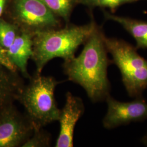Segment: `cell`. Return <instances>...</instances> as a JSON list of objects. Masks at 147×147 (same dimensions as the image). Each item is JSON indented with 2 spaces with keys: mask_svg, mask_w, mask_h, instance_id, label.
Listing matches in <instances>:
<instances>
[{
  "mask_svg": "<svg viewBox=\"0 0 147 147\" xmlns=\"http://www.w3.org/2000/svg\"><path fill=\"white\" fill-rule=\"evenodd\" d=\"M96 26L94 22H90L34 33L31 59L36 65L35 73L41 74L45 66L54 58L67 61L74 58L78 49L86 42Z\"/></svg>",
  "mask_w": 147,
  "mask_h": 147,
  "instance_id": "obj_2",
  "label": "cell"
},
{
  "mask_svg": "<svg viewBox=\"0 0 147 147\" xmlns=\"http://www.w3.org/2000/svg\"><path fill=\"white\" fill-rule=\"evenodd\" d=\"M7 0H0V18L2 15Z\"/></svg>",
  "mask_w": 147,
  "mask_h": 147,
  "instance_id": "obj_17",
  "label": "cell"
},
{
  "mask_svg": "<svg viewBox=\"0 0 147 147\" xmlns=\"http://www.w3.org/2000/svg\"><path fill=\"white\" fill-rule=\"evenodd\" d=\"M112 64L118 68L121 81L129 96L136 98L147 89V60L140 56L136 47L122 39L104 36Z\"/></svg>",
  "mask_w": 147,
  "mask_h": 147,
  "instance_id": "obj_4",
  "label": "cell"
},
{
  "mask_svg": "<svg viewBox=\"0 0 147 147\" xmlns=\"http://www.w3.org/2000/svg\"><path fill=\"white\" fill-rule=\"evenodd\" d=\"M7 53L22 76L30 79L31 75L28 72L27 65L33 55V35L26 32H20L11 46L7 49Z\"/></svg>",
  "mask_w": 147,
  "mask_h": 147,
  "instance_id": "obj_9",
  "label": "cell"
},
{
  "mask_svg": "<svg viewBox=\"0 0 147 147\" xmlns=\"http://www.w3.org/2000/svg\"><path fill=\"white\" fill-rule=\"evenodd\" d=\"M104 36L96 26L84 42L81 53L64 61L62 65L68 80L81 86L94 103L104 101L110 95L107 70L112 61L108 57Z\"/></svg>",
  "mask_w": 147,
  "mask_h": 147,
  "instance_id": "obj_1",
  "label": "cell"
},
{
  "mask_svg": "<svg viewBox=\"0 0 147 147\" xmlns=\"http://www.w3.org/2000/svg\"><path fill=\"white\" fill-rule=\"evenodd\" d=\"M105 101L107 110L102 125L106 129L147 120V102L143 96L130 102H121L109 95Z\"/></svg>",
  "mask_w": 147,
  "mask_h": 147,
  "instance_id": "obj_7",
  "label": "cell"
},
{
  "mask_svg": "<svg viewBox=\"0 0 147 147\" xmlns=\"http://www.w3.org/2000/svg\"><path fill=\"white\" fill-rule=\"evenodd\" d=\"M84 106L81 98L70 92L65 94V102L58 119L60 130L55 147H73L76 125L84 115Z\"/></svg>",
  "mask_w": 147,
  "mask_h": 147,
  "instance_id": "obj_8",
  "label": "cell"
},
{
  "mask_svg": "<svg viewBox=\"0 0 147 147\" xmlns=\"http://www.w3.org/2000/svg\"><path fill=\"white\" fill-rule=\"evenodd\" d=\"M24 85L17 71H12L0 64V114L17 100Z\"/></svg>",
  "mask_w": 147,
  "mask_h": 147,
  "instance_id": "obj_10",
  "label": "cell"
},
{
  "mask_svg": "<svg viewBox=\"0 0 147 147\" xmlns=\"http://www.w3.org/2000/svg\"><path fill=\"white\" fill-rule=\"evenodd\" d=\"M14 10L20 31L33 34L56 29L59 21L40 0H16Z\"/></svg>",
  "mask_w": 147,
  "mask_h": 147,
  "instance_id": "obj_5",
  "label": "cell"
},
{
  "mask_svg": "<svg viewBox=\"0 0 147 147\" xmlns=\"http://www.w3.org/2000/svg\"><path fill=\"white\" fill-rule=\"evenodd\" d=\"M141 142H142L143 144L147 147V134L142 137V139L141 140Z\"/></svg>",
  "mask_w": 147,
  "mask_h": 147,
  "instance_id": "obj_18",
  "label": "cell"
},
{
  "mask_svg": "<svg viewBox=\"0 0 147 147\" xmlns=\"http://www.w3.org/2000/svg\"><path fill=\"white\" fill-rule=\"evenodd\" d=\"M51 136L50 133L42 128L34 130L31 136L22 147H48L51 146Z\"/></svg>",
  "mask_w": 147,
  "mask_h": 147,
  "instance_id": "obj_14",
  "label": "cell"
},
{
  "mask_svg": "<svg viewBox=\"0 0 147 147\" xmlns=\"http://www.w3.org/2000/svg\"><path fill=\"white\" fill-rule=\"evenodd\" d=\"M34 131L31 122L13 105L0 114V147H22Z\"/></svg>",
  "mask_w": 147,
  "mask_h": 147,
  "instance_id": "obj_6",
  "label": "cell"
},
{
  "mask_svg": "<svg viewBox=\"0 0 147 147\" xmlns=\"http://www.w3.org/2000/svg\"><path fill=\"white\" fill-rule=\"evenodd\" d=\"M28 80V84L24 86L17 100L23 106L34 130L40 129L58 121L61 110L56 102L55 91L63 81L36 73Z\"/></svg>",
  "mask_w": 147,
  "mask_h": 147,
  "instance_id": "obj_3",
  "label": "cell"
},
{
  "mask_svg": "<svg viewBox=\"0 0 147 147\" xmlns=\"http://www.w3.org/2000/svg\"><path fill=\"white\" fill-rule=\"evenodd\" d=\"M80 3L90 7H107L112 9L124 3L140 0H76Z\"/></svg>",
  "mask_w": 147,
  "mask_h": 147,
  "instance_id": "obj_15",
  "label": "cell"
},
{
  "mask_svg": "<svg viewBox=\"0 0 147 147\" xmlns=\"http://www.w3.org/2000/svg\"><path fill=\"white\" fill-rule=\"evenodd\" d=\"M105 17L107 19L120 24L136 40L137 49H147V21L115 16L107 13L105 14Z\"/></svg>",
  "mask_w": 147,
  "mask_h": 147,
  "instance_id": "obj_11",
  "label": "cell"
},
{
  "mask_svg": "<svg viewBox=\"0 0 147 147\" xmlns=\"http://www.w3.org/2000/svg\"><path fill=\"white\" fill-rule=\"evenodd\" d=\"M20 32L16 25L0 20V45L5 49L9 48Z\"/></svg>",
  "mask_w": 147,
  "mask_h": 147,
  "instance_id": "obj_13",
  "label": "cell"
},
{
  "mask_svg": "<svg viewBox=\"0 0 147 147\" xmlns=\"http://www.w3.org/2000/svg\"><path fill=\"white\" fill-rule=\"evenodd\" d=\"M56 16L68 20L76 0H40Z\"/></svg>",
  "mask_w": 147,
  "mask_h": 147,
  "instance_id": "obj_12",
  "label": "cell"
},
{
  "mask_svg": "<svg viewBox=\"0 0 147 147\" xmlns=\"http://www.w3.org/2000/svg\"><path fill=\"white\" fill-rule=\"evenodd\" d=\"M0 64L10 70L12 71L16 72L18 69L14 64L8 58L7 53V49H4L0 45Z\"/></svg>",
  "mask_w": 147,
  "mask_h": 147,
  "instance_id": "obj_16",
  "label": "cell"
}]
</instances>
